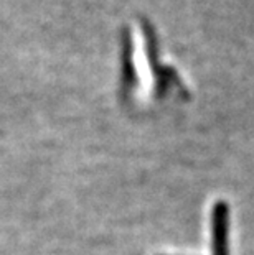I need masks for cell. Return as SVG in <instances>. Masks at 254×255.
I'll use <instances>...</instances> for the list:
<instances>
[]
</instances>
